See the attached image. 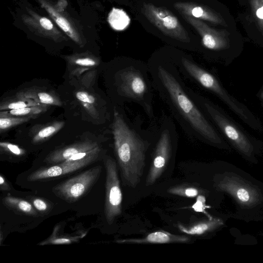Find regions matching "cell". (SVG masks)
I'll list each match as a JSON object with an SVG mask.
<instances>
[{"label":"cell","instance_id":"obj_16","mask_svg":"<svg viewBox=\"0 0 263 263\" xmlns=\"http://www.w3.org/2000/svg\"><path fill=\"white\" fill-rule=\"evenodd\" d=\"M65 59L70 65L76 67L71 73L78 77L85 71L99 65L100 61L98 57L87 52L66 56Z\"/></svg>","mask_w":263,"mask_h":263},{"label":"cell","instance_id":"obj_32","mask_svg":"<svg viewBox=\"0 0 263 263\" xmlns=\"http://www.w3.org/2000/svg\"><path fill=\"white\" fill-rule=\"evenodd\" d=\"M96 71H92L87 72L82 79V83L86 86L90 85L94 81Z\"/></svg>","mask_w":263,"mask_h":263},{"label":"cell","instance_id":"obj_12","mask_svg":"<svg viewBox=\"0 0 263 263\" xmlns=\"http://www.w3.org/2000/svg\"><path fill=\"white\" fill-rule=\"evenodd\" d=\"M173 6L181 15L206 21L215 25L227 26L222 16L207 6L194 2H178L175 3Z\"/></svg>","mask_w":263,"mask_h":263},{"label":"cell","instance_id":"obj_17","mask_svg":"<svg viewBox=\"0 0 263 263\" xmlns=\"http://www.w3.org/2000/svg\"><path fill=\"white\" fill-rule=\"evenodd\" d=\"M65 122L56 121L44 125H36L31 129L30 136L33 143L43 142L57 133L64 126Z\"/></svg>","mask_w":263,"mask_h":263},{"label":"cell","instance_id":"obj_11","mask_svg":"<svg viewBox=\"0 0 263 263\" xmlns=\"http://www.w3.org/2000/svg\"><path fill=\"white\" fill-rule=\"evenodd\" d=\"M99 155H94L84 160L73 162L63 161L49 167L40 168L30 174L28 179L30 181H36L72 173L88 166L96 161Z\"/></svg>","mask_w":263,"mask_h":263},{"label":"cell","instance_id":"obj_30","mask_svg":"<svg viewBox=\"0 0 263 263\" xmlns=\"http://www.w3.org/2000/svg\"><path fill=\"white\" fill-rule=\"evenodd\" d=\"M31 201L35 209L42 213L48 212L50 209L49 203L41 198L32 197Z\"/></svg>","mask_w":263,"mask_h":263},{"label":"cell","instance_id":"obj_9","mask_svg":"<svg viewBox=\"0 0 263 263\" xmlns=\"http://www.w3.org/2000/svg\"><path fill=\"white\" fill-rule=\"evenodd\" d=\"M181 15L199 34L202 46L205 49L218 52L230 47V33L227 31L215 29L209 26L202 20L187 15Z\"/></svg>","mask_w":263,"mask_h":263},{"label":"cell","instance_id":"obj_33","mask_svg":"<svg viewBox=\"0 0 263 263\" xmlns=\"http://www.w3.org/2000/svg\"><path fill=\"white\" fill-rule=\"evenodd\" d=\"M237 196L242 201H247L249 199V195L248 192L243 189H240L237 192Z\"/></svg>","mask_w":263,"mask_h":263},{"label":"cell","instance_id":"obj_14","mask_svg":"<svg viewBox=\"0 0 263 263\" xmlns=\"http://www.w3.org/2000/svg\"><path fill=\"white\" fill-rule=\"evenodd\" d=\"M100 145L92 141H84L71 144L50 153L45 158V161L48 164H55L64 161L77 153L90 151Z\"/></svg>","mask_w":263,"mask_h":263},{"label":"cell","instance_id":"obj_13","mask_svg":"<svg viewBox=\"0 0 263 263\" xmlns=\"http://www.w3.org/2000/svg\"><path fill=\"white\" fill-rule=\"evenodd\" d=\"M37 1L41 7L46 10L57 25L69 37L80 47L84 46V44L77 28L66 14L58 12L54 4L48 0Z\"/></svg>","mask_w":263,"mask_h":263},{"label":"cell","instance_id":"obj_4","mask_svg":"<svg viewBox=\"0 0 263 263\" xmlns=\"http://www.w3.org/2000/svg\"><path fill=\"white\" fill-rule=\"evenodd\" d=\"M153 133L150 148L152 163L146 180V186L154 184L172 159L178 141V134L173 120L164 112L150 122Z\"/></svg>","mask_w":263,"mask_h":263},{"label":"cell","instance_id":"obj_5","mask_svg":"<svg viewBox=\"0 0 263 263\" xmlns=\"http://www.w3.org/2000/svg\"><path fill=\"white\" fill-rule=\"evenodd\" d=\"M170 58L184 78L215 95L236 114L243 111L244 105L228 93L214 74L198 64L192 57L179 54Z\"/></svg>","mask_w":263,"mask_h":263},{"label":"cell","instance_id":"obj_20","mask_svg":"<svg viewBox=\"0 0 263 263\" xmlns=\"http://www.w3.org/2000/svg\"><path fill=\"white\" fill-rule=\"evenodd\" d=\"M48 107L47 105H39L29 106L22 108L2 110L0 116H12L17 117H37L39 115L46 111Z\"/></svg>","mask_w":263,"mask_h":263},{"label":"cell","instance_id":"obj_26","mask_svg":"<svg viewBox=\"0 0 263 263\" xmlns=\"http://www.w3.org/2000/svg\"><path fill=\"white\" fill-rule=\"evenodd\" d=\"M30 117H17L12 116H0V130L3 131L12 127L27 122L30 120Z\"/></svg>","mask_w":263,"mask_h":263},{"label":"cell","instance_id":"obj_15","mask_svg":"<svg viewBox=\"0 0 263 263\" xmlns=\"http://www.w3.org/2000/svg\"><path fill=\"white\" fill-rule=\"evenodd\" d=\"M189 240V237L184 235L173 234L164 231L151 233L143 238H129L118 240L119 243H185Z\"/></svg>","mask_w":263,"mask_h":263},{"label":"cell","instance_id":"obj_23","mask_svg":"<svg viewBox=\"0 0 263 263\" xmlns=\"http://www.w3.org/2000/svg\"><path fill=\"white\" fill-rule=\"evenodd\" d=\"M42 105L30 99L16 97L15 99L3 101L0 104V110H9L29 106Z\"/></svg>","mask_w":263,"mask_h":263},{"label":"cell","instance_id":"obj_18","mask_svg":"<svg viewBox=\"0 0 263 263\" xmlns=\"http://www.w3.org/2000/svg\"><path fill=\"white\" fill-rule=\"evenodd\" d=\"M18 97L30 99L41 104L61 106L62 102L54 93L36 88H29L18 92Z\"/></svg>","mask_w":263,"mask_h":263},{"label":"cell","instance_id":"obj_19","mask_svg":"<svg viewBox=\"0 0 263 263\" xmlns=\"http://www.w3.org/2000/svg\"><path fill=\"white\" fill-rule=\"evenodd\" d=\"M3 204L7 207L24 215L36 216L37 210L30 202L13 196L7 195L3 199Z\"/></svg>","mask_w":263,"mask_h":263},{"label":"cell","instance_id":"obj_27","mask_svg":"<svg viewBox=\"0 0 263 263\" xmlns=\"http://www.w3.org/2000/svg\"><path fill=\"white\" fill-rule=\"evenodd\" d=\"M82 237L78 236H57L54 233L47 239L39 243V245H67L70 244L73 242H76L79 241L80 238Z\"/></svg>","mask_w":263,"mask_h":263},{"label":"cell","instance_id":"obj_24","mask_svg":"<svg viewBox=\"0 0 263 263\" xmlns=\"http://www.w3.org/2000/svg\"><path fill=\"white\" fill-rule=\"evenodd\" d=\"M77 99L93 118H98L99 113L96 108V99L91 93L85 91H78L76 93Z\"/></svg>","mask_w":263,"mask_h":263},{"label":"cell","instance_id":"obj_1","mask_svg":"<svg viewBox=\"0 0 263 263\" xmlns=\"http://www.w3.org/2000/svg\"><path fill=\"white\" fill-rule=\"evenodd\" d=\"M147 65L155 90L185 134L213 145H222L220 135L191 96L170 57L154 56Z\"/></svg>","mask_w":263,"mask_h":263},{"label":"cell","instance_id":"obj_29","mask_svg":"<svg viewBox=\"0 0 263 263\" xmlns=\"http://www.w3.org/2000/svg\"><path fill=\"white\" fill-rule=\"evenodd\" d=\"M1 151L11 154L15 156H20L24 155L25 151L18 145L7 142L0 143Z\"/></svg>","mask_w":263,"mask_h":263},{"label":"cell","instance_id":"obj_6","mask_svg":"<svg viewBox=\"0 0 263 263\" xmlns=\"http://www.w3.org/2000/svg\"><path fill=\"white\" fill-rule=\"evenodd\" d=\"M142 11L145 17L166 35L184 44L191 42L187 31L169 10L152 3H144Z\"/></svg>","mask_w":263,"mask_h":263},{"label":"cell","instance_id":"obj_2","mask_svg":"<svg viewBox=\"0 0 263 263\" xmlns=\"http://www.w3.org/2000/svg\"><path fill=\"white\" fill-rule=\"evenodd\" d=\"M110 125L114 149L122 183L135 188L143 176L153 133L143 127L139 116L132 119L120 106L114 105Z\"/></svg>","mask_w":263,"mask_h":263},{"label":"cell","instance_id":"obj_8","mask_svg":"<svg viewBox=\"0 0 263 263\" xmlns=\"http://www.w3.org/2000/svg\"><path fill=\"white\" fill-rule=\"evenodd\" d=\"M102 167L97 165L60 183L53 187L54 194L69 203H73L87 193L99 178Z\"/></svg>","mask_w":263,"mask_h":263},{"label":"cell","instance_id":"obj_28","mask_svg":"<svg viewBox=\"0 0 263 263\" xmlns=\"http://www.w3.org/2000/svg\"><path fill=\"white\" fill-rule=\"evenodd\" d=\"M168 191L171 194L189 198L196 197L199 193L197 188L187 185L173 186Z\"/></svg>","mask_w":263,"mask_h":263},{"label":"cell","instance_id":"obj_25","mask_svg":"<svg viewBox=\"0 0 263 263\" xmlns=\"http://www.w3.org/2000/svg\"><path fill=\"white\" fill-rule=\"evenodd\" d=\"M258 29L263 35V0H249Z\"/></svg>","mask_w":263,"mask_h":263},{"label":"cell","instance_id":"obj_10","mask_svg":"<svg viewBox=\"0 0 263 263\" xmlns=\"http://www.w3.org/2000/svg\"><path fill=\"white\" fill-rule=\"evenodd\" d=\"M28 14H23L22 20L28 28L35 34L51 40L57 43L67 41L68 39L48 18L26 8Z\"/></svg>","mask_w":263,"mask_h":263},{"label":"cell","instance_id":"obj_22","mask_svg":"<svg viewBox=\"0 0 263 263\" xmlns=\"http://www.w3.org/2000/svg\"><path fill=\"white\" fill-rule=\"evenodd\" d=\"M216 222L211 219L209 221H200L187 226L179 224L178 227L180 231L184 234L200 235L211 230L213 227L215 226Z\"/></svg>","mask_w":263,"mask_h":263},{"label":"cell","instance_id":"obj_31","mask_svg":"<svg viewBox=\"0 0 263 263\" xmlns=\"http://www.w3.org/2000/svg\"><path fill=\"white\" fill-rule=\"evenodd\" d=\"M205 199L204 196L199 195L196 199V201L192 205V208L195 211L205 213V209L208 208L205 204Z\"/></svg>","mask_w":263,"mask_h":263},{"label":"cell","instance_id":"obj_35","mask_svg":"<svg viewBox=\"0 0 263 263\" xmlns=\"http://www.w3.org/2000/svg\"><path fill=\"white\" fill-rule=\"evenodd\" d=\"M0 186L1 189L4 191H7L10 189L9 186L7 183L5 178L3 177L2 175L0 176Z\"/></svg>","mask_w":263,"mask_h":263},{"label":"cell","instance_id":"obj_7","mask_svg":"<svg viewBox=\"0 0 263 263\" xmlns=\"http://www.w3.org/2000/svg\"><path fill=\"white\" fill-rule=\"evenodd\" d=\"M104 164L106 170L104 214L107 223L111 224L122 213V194L117 161L106 156Z\"/></svg>","mask_w":263,"mask_h":263},{"label":"cell","instance_id":"obj_34","mask_svg":"<svg viewBox=\"0 0 263 263\" xmlns=\"http://www.w3.org/2000/svg\"><path fill=\"white\" fill-rule=\"evenodd\" d=\"M66 0H59L57 4H54L55 9L59 12H63L67 6Z\"/></svg>","mask_w":263,"mask_h":263},{"label":"cell","instance_id":"obj_21","mask_svg":"<svg viewBox=\"0 0 263 263\" xmlns=\"http://www.w3.org/2000/svg\"><path fill=\"white\" fill-rule=\"evenodd\" d=\"M107 21L111 28L117 31L126 29L130 23V18L123 10L113 8L109 12Z\"/></svg>","mask_w":263,"mask_h":263},{"label":"cell","instance_id":"obj_3","mask_svg":"<svg viewBox=\"0 0 263 263\" xmlns=\"http://www.w3.org/2000/svg\"><path fill=\"white\" fill-rule=\"evenodd\" d=\"M110 86L119 106L134 103L141 107L150 122L156 118L153 104L155 89L147 64L129 59L119 61L112 71Z\"/></svg>","mask_w":263,"mask_h":263}]
</instances>
